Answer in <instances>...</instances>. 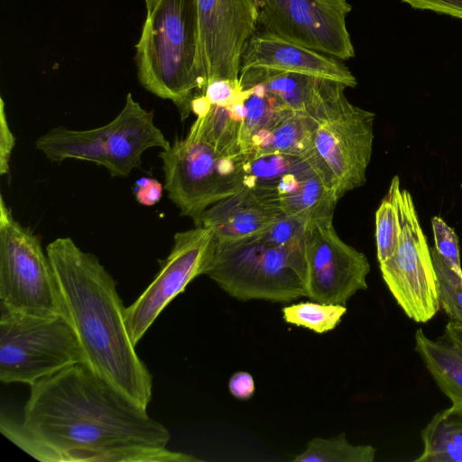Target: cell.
<instances>
[{
	"instance_id": "cell-8",
	"label": "cell",
	"mask_w": 462,
	"mask_h": 462,
	"mask_svg": "<svg viewBox=\"0 0 462 462\" xmlns=\"http://www.w3.org/2000/svg\"><path fill=\"white\" fill-rule=\"evenodd\" d=\"M244 188L283 214L310 222L333 218L340 199L333 179L315 152L305 155L244 152Z\"/></svg>"
},
{
	"instance_id": "cell-5",
	"label": "cell",
	"mask_w": 462,
	"mask_h": 462,
	"mask_svg": "<svg viewBox=\"0 0 462 462\" xmlns=\"http://www.w3.org/2000/svg\"><path fill=\"white\" fill-rule=\"evenodd\" d=\"M205 274L243 301L291 302L306 297L303 254L275 246L259 235L215 242Z\"/></svg>"
},
{
	"instance_id": "cell-37",
	"label": "cell",
	"mask_w": 462,
	"mask_h": 462,
	"mask_svg": "<svg viewBox=\"0 0 462 462\" xmlns=\"http://www.w3.org/2000/svg\"><path fill=\"white\" fill-rule=\"evenodd\" d=\"M156 2L157 0H144L146 11L148 12L152 10L154 7Z\"/></svg>"
},
{
	"instance_id": "cell-20",
	"label": "cell",
	"mask_w": 462,
	"mask_h": 462,
	"mask_svg": "<svg viewBox=\"0 0 462 462\" xmlns=\"http://www.w3.org/2000/svg\"><path fill=\"white\" fill-rule=\"evenodd\" d=\"M423 449L415 462H462V406L436 413L421 430Z\"/></svg>"
},
{
	"instance_id": "cell-13",
	"label": "cell",
	"mask_w": 462,
	"mask_h": 462,
	"mask_svg": "<svg viewBox=\"0 0 462 462\" xmlns=\"http://www.w3.org/2000/svg\"><path fill=\"white\" fill-rule=\"evenodd\" d=\"M333 218L309 222L303 249L306 297L346 305L357 291L367 289L369 262L362 252L337 234Z\"/></svg>"
},
{
	"instance_id": "cell-10",
	"label": "cell",
	"mask_w": 462,
	"mask_h": 462,
	"mask_svg": "<svg viewBox=\"0 0 462 462\" xmlns=\"http://www.w3.org/2000/svg\"><path fill=\"white\" fill-rule=\"evenodd\" d=\"M0 311L69 318L52 265L40 237L13 217L2 195Z\"/></svg>"
},
{
	"instance_id": "cell-16",
	"label": "cell",
	"mask_w": 462,
	"mask_h": 462,
	"mask_svg": "<svg viewBox=\"0 0 462 462\" xmlns=\"http://www.w3.org/2000/svg\"><path fill=\"white\" fill-rule=\"evenodd\" d=\"M266 69L334 80L356 88L357 80L343 60L257 30L242 50L240 71Z\"/></svg>"
},
{
	"instance_id": "cell-9",
	"label": "cell",
	"mask_w": 462,
	"mask_h": 462,
	"mask_svg": "<svg viewBox=\"0 0 462 462\" xmlns=\"http://www.w3.org/2000/svg\"><path fill=\"white\" fill-rule=\"evenodd\" d=\"M86 363L69 318L0 311V380L29 386L71 365Z\"/></svg>"
},
{
	"instance_id": "cell-26",
	"label": "cell",
	"mask_w": 462,
	"mask_h": 462,
	"mask_svg": "<svg viewBox=\"0 0 462 462\" xmlns=\"http://www.w3.org/2000/svg\"><path fill=\"white\" fill-rule=\"evenodd\" d=\"M346 311V305L315 300L301 301L282 309V319L286 323L308 328L317 334L336 328Z\"/></svg>"
},
{
	"instance_id": "cell-15",
	"label": "cell",
	"mask_w": 462,
	"mask_h": 462,
	"mask_svg": "<svg viewBox=\"0 0 462 462\" xmlns=\"http://www.w3.org/2000/svg\"><path fill=\"white\" fill-rule=\"evenodd\" d=\"M197 69L202 94L216 79L239 81L243 47L257 31L254 0H197Z\"/></svg>"
},
{
	"instance_id": "cell-29",
	"label": "cell",
	"mask_w": 462,
	"mask_h": 462,
	"mask_svg": "<svg viewBox=\"0 0 462 462\" xmlns=\"http://www.w3.org/2000/svg\"><path fill=\"white\" fill-rule=\"evenodd\" d=\"M435 249L462 276L458 238L455 230L439 217L431 218Z\"/></svg>"
},
{
	"instance_id": "cell-19",
	"label": "cell",
	"mask_w": 462,
	"mask_h": 462,
	"mask_svg": "<svg viewBox=\"0 0 462 462\" xmlns=\"http://www.w3.org/2000/svg\"><path fill=\"white\" fill-rule=\"evenodd\" d=\"M415 350L440 391L453 405L462 406V348L445 335L434 340L419 328Z\"/></svg>"
},
{
	"instance_id": "cell-12",
	"label": "cell",
	"mask_w": 462,
	"mask_h": 462,
	"mask_svg": "<svg viewBox=\"0 0 462 462\" xmlns=\"http://www.w3.org/2000/svg\"><path fill=\"white\" fill-rule=\"evenodd\" d=\"M254 1L261 30L343 61L355 57L346 0Z\"/></svg>"
},
{
	"instance_id": "cell-25",
	"label": "cell",
	"mask_w": 462,
	"mask_h": 462,
	"mask_svg": "<svg viewBox=\"0 0 462 462\" xmlns=\"http://www.w3.org/2000/svg\"><path fill=\"white\" fill-rule=\"evenodd\" d=\"M400 180L394 176L389 190L375 212L377 259L382 263L391 258L399 245L402 232L398 202Z\"/></svg>"
},
{
	"instance_id": "cell-27",
	"label": "cell",
	"mask_w": 462,
	"mask_h": 462,
	"mask_svg": "<svg viewBox=\"0 0 462 462\" xmlns=\"http://www.w3.org/2000/svg\"><path fill=\"white\" fill-rule=\"evenodd\" d=\"M440 308L450 320L462 321V276L435 249L430 248Z\"/></svg>"
},
{
	"instance_id": "cell-6",
	"label": "cell",
	"mask_w": 462,
	"mask_h": 462,
	"mask_svg": "<svg viewBox=\"0 0 462 462\" xmlns=\"http://www.w3.org/2000/svg\"><path fill=\"white\" fill-rule=\"evenodd\" d=\"M164 189L180 215L200 226L203 213L244 188V152L228 155L204 138L193 122L184 138L159 152Z\"/></svg>"
},
{
	"instance_id": "cell-36",
	"label": "cell",
	"mask_w": 462,
	"mask_h": 462,
	"mask_svg": "<svg viewBox=\"0 0 462 462\" xmlns=\"http://www.w3.org/2000/svg\"><path fill=\"white\" fill-rule=\"evenodd\" d=\"M444 335L462 348V321L449 320Z\"/></svg>"
},
{
	"instance_id": "cell-24",
	"label": "cell",
	"mask_w": 462,
	"mask_h": 462,
	"mask_svg": "<svg viewBox=\"0 0 462 462\" xmlns=\"http://www.w3.org/2000/svg\"><path fill=\"white\" fill-rule=\"evenodd\" d=\"M376 449L371 445H353L344 432L332 438H313L293 462H373Z\"/></svg>"
},
{
	"instance_id": "cell-1",
	"label": "cell",
	"mask_w": 462,
	"mask_h": 462,
	"mask_svg": "<svg viewBox=\"0 0 462 462\" xmlns=\"http://www.w3.org/2000/svg\"><path fill=\"white\" fill-rule=\"evenodd\" d=\"M0 431L42 462H198L167 448L168 429L77 364L30 386L23 420Z\"/></svg>"
},
{
	"instance_id": "cell-32",
	"label": "cell",
	"mask_w": 462,
	"mask_h": 462,
	"mask_svg": "<svg viewBox=\"0 0 462 462\" xmlns=\"http://www.w3.org/2000/svg\"><path fill=\"white\" fill-rule=\"evenodd\" d=\"M414 9L432 11L462 19V0H401Z\"/></svg>"
},
{
	"instance_id": "cell-21",
	"label": "cell",
	"mask_w": 462,
	"mask_h": 462,
	"mask_svg": "<svg viewBox=\"0 0 462 462\" xmlns=\"http://www.w3.org/2000/svg\"><path fill=\"white\" fill-rule=\"evenodd\" d=\"M250 151L291 155L314 152L310 116L296 113L286 115L270 128L259 133L253 139Z\"/></svg>"
},
{
	"instance_id": "cell-11",
	"label": "cell",
	"mask_w": 462,
	"mask_h": 462,
	"mask_svg": "<svg viewBox=\"0 0 462 462\" xmlns=\"http://www.w3.org/2000/svg\"><path fill=\"white\" fill-rule=\"evenodd\" d=\"M398 202L402 226L399 245L379 266L404 313L415 322L425 323L440 309L437 275L411 194L401 189Z\"/></svg>"
},
{
	"instance_id": "cell-2",
	"label": "cell",
	"mask_w": 462,
	"mask_h": 462,
	"mask_svg": "<svg viewBox=\"0 0 462 462\" xmlns=\"http://www.w3.org/2000/svg\"><path fill=\"white\" fill-rule=\"evenodd\" d=\"M46 252L82 346L85 364L146 411L152 396V376L126 330V307L116 282L95 254L80 249L70 237L54 239Z\"/></svg>"
},
{
	"instance_id": "cell-14",
	"label": "cell",
	"mask_w": 462,
	"mask_h": 462,
	"mask_svg": "<svg viewBox=\"0 0 462 462\" xmlns=\"http://www.w3.org/2000/svg\"><path fill=\"white\" fill-rule=\"evenodd\" d=\"M215 248L212 230L203 226L177 232L170 254L154 279L125 310V324L134 346L161 312L196 277L205 274Z\"/></svg>"
},
{
	"instance_id": "cell-23",
	"label": "cell",
	"mask_w": 462,
	"mask_h": 462,
	"mask_svg": "<svg viewBox=\"0 0 462 462\" xmlns=\"http://www.w3.org/2000/svg\"><path fill=\"white\" fill-rule=\"evenodd\" d=\"M243 89L245 116L240 129L239 142L241 151L246 152L250 151L251 143L259 133L292 112L259 86Z\"/></svg>"
},
{
	"instance_id": "cell-18",
	"label": "cell",
	"mask_w": 462,
	"mask_h": 462,
	"mask_svg": "<svg viewBox=\"0 0 462 462\" xmlns=\"http://www.w3.org/2000/svg\"><path fill=\"white\" fill-rule=\"evenodd\" d=\"M325 79L266 69H248L239 74L242 88L259 86L288 110L300 115H309L319 99Z\"/></svg>"
},
{
	"instance_id": "cell-4",
	"label": "cell",
	"mask_w": 462,
	"mask_h": 462,
	"mask_svg": "<svg viewBox=\"0 0 462 462\" xmlns=\"http://www.w3.org/2000/svg\"><path fill=\"white\" fill-rule=\"evenodd\" d=\"M170 145L154 123L153 112L144 109L131 93L110 123L89 130L57 126L35 141L36 149L51 162L87 161L105 167L111 177L120 178H126L140 167L146 150H163Z\"/></svg>"
},
{
	"instance_id": "cell-33",
	"label": "cell",
	"mask_w": 462,
	"mask_h": 462,
	"mask_svg": "<svg viewBox=\"0 0 462 462\" xmlns=\"http://www.w3.org/2000/svg\"><path fill=\"white\" fill-rule=\"evenodd\" d=\"M164 187L152 178H142L136 181L135 198L143 206L152 207L160 201Z\"/></svg>"
},
{
	"instance_id": "cell-30",
	"label": "cell",
	"mask_w": 462,
	"mask_h": 462,
	"mask_svg": "<svg viewBox=\"0 0 462 462\" xmlns=\"http://www.w3.org/2000/svg\"><path fill=\"white\" fill-rule=\"evenodd\" d=\"M212 106H228L241 98L244 90L239 81L216 79L206 86L203 93Z\"/></svg>"
},
{
	"instance_id": "cell-17",
	"label": "cell",
	"mask_w": 462,
	"mask_h": 462,
	"mask_svg": "<svg viewBox=\"0 0 462 462\" xmlns=\"http://www.w3.org/2000/svg\"><path fill=\"white\" fill-rule=\"evenodd\" d=\"M282 215L278 208L243 189L208 208L200 226L212 230L216 243H228L262 234Z\"/></svg>"
},
{
	"instance_id": "cell-34",
	"label": "cell",
	"mask_w": 462,
	"mask_h": 462,
	"mask_svg": "<svg viewBox=\"0 0 462 462\" xmlns=\"http://www.w3.org/2000/svg\"><path fill=\"white\" fill-rule=\"evenodd\" d=\"M228 390L236 399L242 401L251 399L255 391L252 374L245 371L234 373L228 382Z\"/></svg>"
},
{
	"instance_id": "cell-31",
	"label": "cell",
	"mask_w": 462,
	"mask_h": 462,
	"mask_svg": "<svg viewBox=\"0 0 462 462\" xmlns=\"http://www.w3.org/2000/svg\"><path fill=\"white\" fill-rule=\"evenodd\" d=\"M15 145V137L9 127L5 102L0 98V174H9V162L13 149Z\"/></svg>"
},
{
	"instance_id": "cell-22",
	"label": "cell",
	"mask_w": 462,
	"mask_h": 462,
	"mask_svg": "<svg viewBox=\"0 0 462 462\" xmlns=\"http://www.w3.org/2000/svg\"><path fill=\"white\" fill-rule=\"evenodd\" d=\"M244 97L245 91L241 98L228 106H211L206 116H197L194 121L204 138L222 153L235 155L243 152L239 137L245 116Z\"/></svg>"
},
{
	"instance_id": "cell-7",
	"label": "cell",
	"mask_w": 462,
	"mask_h": 462,
	"mask_svg": "<svg viewBox=\"0 0 462 462\" xmlns=\"http://www.w3.org/2000/svg\"><path fill=\"white\" fill-rule=\"evenodd\" d=\"M346 88L339 82L325 79L309 113L314 152L330 173L340 198L365 182L375 117L353 105Z\"/></svg>"
},
{
	"instance_id": "cell-3",
	"label": "cell",
	"mask_w": 462,
	"mask_h": 462,
	"mask_svg": "<svg viewBox=\"0 0 462 462\" xmlns=\"http://www.w3.org/2000/svg\"><path fill=\"white\" fill-rule=\"evenodd\" d=\"M198 49L197 0H157L135 45L137 77L146 90L171 100L181 120L200 89Z\"/></svg>"
},
{
	"instance_id": "cell-35",
	"label": "cell",
	"mask_w": 462,
	"mask_h": 462,
	"mask_svg": "<svg viewBox=\"0 0 462 462\" xmlns=\"http://www.w3.org/2000/svg\"><path fill=\"white\" fill-rule=\"evenodd\" d=\"M211 106L204 94H196L191 100V112L197 116H203L208 113Z\"/></svg>"
},
{
	"instance_id": "cell-28",
	"label": "cell",
	"mask_w": 462,
	"mask_h": 462,
	"mask_svg": "<svg viewBox=\"0 0 462 462\" xmlns=\"http://www.w3.org/2000/svg\"><path fill=\"white\" fill-rule=\"evenodd\" d=\"M309 221L290 215H282L259 236L268 243L303 254Z\"/></svg>"
}]
</instances>
